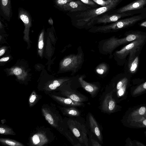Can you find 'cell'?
<instances>
[{
    "label": "cell",
    "mask_w": 146,
    "mask_h": 146,
    "mask_svg": "<svg viewBox=\"0 0 146 146\" xmlns=\"http://www.w3.org/2000/svg\"><path fill=\"white\" fill-rule=\"evenodd\" d=\"M119 1L112 0L110 3L106 6L88 10L79 13L76 16L77 19L76 21V25L79 26H83L86 25H91L100 15L115 7Z\"/></svg>",
    "instance_id": "obj_1"
},
{
    "label": "cell",
    "mask_w": 146,
    "mask_h": 146,
    "mask_svg": "<svg viewBox=\"0 0 146 146\" xmlns=\"http://www.w3.org/2000/svg\"><path fill=\"white\" fill-rule=\"evenodd\" d=\"M145 36L137 34H131L120 39L112 37L107 39L103 45L104 51L111 52L115 48L125 43L142 38Z\"/></svg>",
    "instance_id": "obj_2"
},
{
    "label": "cell",
    "mask_w": 146,
    "mask_h": 146,
    "mask_svg": "<svg viewBox=\"0 0 146 146\" xmlns=\"http://www.w3.org/2000/svg\"><path fill=\"white\" fill-rule=\"evenodd\" d=\"M141 19V17L136 16L119 20L110 25L97 27L96 31L102 33L111 32L133 24Z\"/></svg>",
    "instance_id": "obj_3"
},
{
    "label": "cell",
    "mask_w": 146,
    "mask_h": 146,
    "mask_svg": "<svg viewBox=\"0 0 146 146\" xmlns=\"http://www.w3.org/2000/svg\"><path fill=\"white\" fill-rule=\"evenodd\" d=\"M145 38V36L133 41L120 50L117 51L116 54L119 58L123 59L129 54V62H130L135 54L139 50L144 43Z\"/></svg>",
    "instance_id": "obj_4"
},
{
    "label": "cell",
    "mask_w": 146,
    "mask_h": 146,
    "mask_svg": "<svg viewBox=\"0 0 146 146\" xmlns=\"http://www.w3.org/2000/svg\"><path fill=\"white\" fill-rule=\"evenodd\" d=\"M42 111L46 120L52 127L60 130V124L62 122V119L57 113L56 111L52 106L48 105L43 106Z\"/></svg>",
    "instance_id": "obj_5"
},
{
    "label": "cell",
    "mask_w": 146,
    "mask_h": 146,
    "mask_svg": "<svg viewBox=\"0 0 146 146\" xmlns=\"http://www.w3.org/2000/svg\"><path fill=\"white\" fill-rule=\"evenodd\" d=\"M82 61V53L72 54L64 59L62 62V66L66 70L74 71L79 67Z\"/></svg>",
    "instance_id": "obj_6"
},
{
    "label": "cell",
    "mask_w": 146,
    "mask_h": 146,
    "mask_svg": "<svg viewBox=\"0 0 146 146\" xmlns=\"http://www.w3.org/2000/svg\"><path fill=\"white\" fill-rule=\"evenodd\" d=\"M68 125L70 130L79 141L84 143L82 133L83 125L71 119L68 121Z\"/></svg>",
    "instance_id": "obj_7"
},
{
    "label": "cell",
    "mask_w": 146,
    "mask_h": 146,
    "mask_svg": "<svg viewBox=\"0 0 146 146\" xmlns=\"http://www.w3.org/2000/svg\"><path fill=\"white\" fill-rule=\"evenodd\" d=\"M113 91L107 94L103 100L102 106V110L106 113H111L116 108V104L113 98Z\"/></svg>",
    "instance_id": "obj_8"
},
{
    "label": "cell",
    "mask_w": 146,
    "mask_h": 146,
    "mask_svg": "<svg viewBox=\"0 0 146 146\" xmlns=\"http://www.w3.org/2000/svg\"><path fill=\"white\" fill-rule=\"evenodd\" d=\"M60 91L61 95L76 101L82 102L86 101V96L71 89H61Z\"/></svg>",
    "instance_id": "obj_9"
},
{
    "label": "cell",
    "mask_w": 146,
    "mask_h": 146,
    "mask_svg": "<svg viewBox=\"0 0 146 146\" xmlns=\"http://www.w3.org/2000/svg\"><path fill=\"white\" fill-rule=\"evenodd\" d=\"M81 1L78 0L72 1L64 5L63 9L66 11L69 12H75L85 10L88 7Z\"/></svg>",
    "instance_id": "obj_10"
},
{
    "label": "cell",
    "mask_w": 146,
    "mask_h": 146,
    "mask_svg": "<svg viewBox=\"0 0 146 146\" xmlns=\"http://www.w3.org/2000/svg\"><path fill=\"white\" fill-rule=\"evenodd\" d=\"M49 95L56 102L66 106L75 107L84 105L83 102H76L70 98L62 97L53 94H49Z\"/></svg>",
    "instance_id": "obj_11"
},
{
    "label": "cell",
    "mask_w": 146,
    "mask_h": 146,
    "mask_svg": "<svg viewBox=\"0 0 146 146\" xmlns=\"http://www.w3.org/2000/svg\"><path fill=\"white\" fill-rule=\"evenodd\" d=\"M128 14L125 13H119L111 15H105L98 19V23H106L116 22L122 17L126 16Z\"/></svg>",
    "instance_id": "obj_12"
},
{
    "label": "cell",
    "mask_w": 146,
    "mask_h": 146,
    "mask_svg": "<svg viewBox=\"0 0 146 146\" xmlns=\"http://www.w3.org/2000/svg\"><path fill=\"white\" fill-rule=\"evenodd\" d=\"M146 4V0H138L125 6L117 10V12L122 13L129 11L142 8Z\"/></svg>",
    "instance_id": "obj_13"
},
{
    "label": "cell",
    "mask_w": 146,
    "mask_h": 146,
    "mask_svg": "<svg viewBox=\"0 0 146 146\" xmlns=\"http://www.w3.org/2000/svg\"><path fill=\"white\" fill-rule=\"evenodd\" d=\"M84 76H81L78 79L81 86L88 92L92 96H94L98 91L99 88L96 85L88 83L84 80Z\"/></svg>",
    "instance_id": "obj_14"
},
{
    "label": "cell",
    "mask_w": 146,
    "mask_h": 146,
    "mask_svg": "<svg viewBox=\"0 0 146 146\" xmlns=\"http://www.w3.org/2000/svg\"><path fill=\"white\" fill-rule=\"evenodd\" d=\"M88 117L91 130L96 135L99 140L101 142L102 141V134L96 120L91 113L89 114Z\"/></svg>",
    "instance_id": "obj_15"
},
{
    "label": "cell",
    "mask_w": 146,
    "mask_h": 146,
    "mask_svg": "<svg viewBox=\"0 0 146 146\" xmlns=\"http://www.w3.org/2000/svg\"><path fill=\"white\" fill-rule=\"evenodd\" d=\"M144 117H146V106H141L134 110L129 114L128 118L129 121Z\"/></svg>",
    "instance_id": "obj_16"
},
{
    "label": "cell",
    "mask_w": 146,
    "mask_h": 146,
    "mask_svg": "<svg viewBox=\"0 0 146 146\" xmlns=\"http://www.w3.org/2000/svg\"><path fill=\"white\" fill-rule=\"evenodd\" d=\"M31 140L32 144L35 145L42 146L48 143V139L44 134L37 133L32 137Z\"/></svg>",
    "instance_id": "obj_17"
},
{
    "label": "cell",
    "mask_w": 146,
    "mask_h": 146,
    "mask_svg": "<svg viewBox=\"0 0 146 146\" xmlns=\"http://www.w3.org/2000/svg\"><path fill=\"white\" fill-rule=\"evenodd\" d=\"M1 9L6 16L9 17L12 13L11 0H0Z\"/></svg>",
    "instance_id": "obj_18"
},
{
    "label": "cell",
    "mask_w": 146,
    "mask_h": 146,
    "mask_svg": "<svg viewBox=\"0 0 146 146\" xmlns=\"http://www.w3.org/2000/svg\"><path fill=\"white\" fill-rule=\"evenodd\" d=\"M74 107L69 108H60L62 113L66 115L71 117L78 116L80 115V112Z\"/></svg>",
    "instance_id": "obj_19"
},
{
    "label": "cell",
    "mask_w": 146,
    "mask_h": 146,
    "mask_svg": "<svg viewBox=\"0 0 146 146\" xmlns=\"http://www.w3.org/2000/svg\"><path fill=\"white\" fill-rule=\"evenodd\" d=\"M131 126L138 128L146 127V117L129 121Z\"/></svg>",
    "instance_id": "obj_20"
},
{
    "label": "cell",
    "mask_w": 146,
    "mask_h": 146,
    "mask_svg": "<svg viewBox=\"0 0 146 146\" xmlns=\"http://www.w3.org/2000/svg\"><path fill=\"white\" fill-rule=\"evenodd\" d=\"M0 142L3 144L11 146H23L22 143L7 138H0Z\"/></svg>",
    "instance_id": "obj_21"
},
{
    "label": "cell",
    "mask_w": 146,
    "mask_h": 146,
    "mask_svg": "<svg viewBox=\"0 0 146 146\" xmlns=\"http://www.w3.org/2000/svg\"><path fill=\"white\" fill-rule=\"evenodd\" d=\"M69 80V79H65L60 80H55L52 83L49 85L47 88V90L51 91L56 90L63 82L68 81Z\"/></svg>",
    "instance_id": "obj_22"
},
{
    "label": "cell",
    "mask_w": 146,
    "mask_h": 146,
    "mask_svg": "<svg viewBox=\"0 0 146 146\" xmlns=\"http://www.w3.org/2000/svg\"><path fill=\"white\" fill-rule=\"evenodd\" d=\"M0 133L4 135H12L16 134L12 129L6 125H1L0 127Z\"/></svg>",
    "instance_id": "obj_23"
},
{
    "label": "cell",
    "mask_w": 146,
    "mask_h": 146,
    "mask_svg": "<svg viewBox=\"0 0 146 146\" xmlns=\"http://www.w3.org/2000/svg\"><path fill=\"white\" fill-rule=\"evenodd\" d=\"M139 62V58L136 57L133 60L129 62V70L132 73H135L137 70Z\"/></svg>",
    "instance_id": "obj_24"
},
{
    "label": "cell",
    "mask_w": 146,
    "mask_h": 146,
    "mask_svg": "<svg viewBox=\"0 0 146 146\" xmlns=\"http://www.w3.org/2000/svg\"><path fill=\"white\" fill-rule=\"evenodd\" d=\"M146 90V82L137 86L133 91V96L138 95Z\"/></svg>",
    "instance_id": "obj_25"
},
{
    "label": "cell",
    "mask_w": 146,
    "mask_h": 146,
    "mask_svg": "<svg viewBox=\"0 0 146 146\" xmlns=\"http://www.w3.org/2000/svg\"><path fill=\"white\" fill-rule=\"evenodd\" d=\"M39 98L38 96L35 91H33L31 94L29 99V103L30 107L33 106Z\"/></svg>",
    "instance_id": "obj_26"
},
{
    "label": "cell",
    "mask_w": 146,
    "mask_h": 146,
    "mask_svg": "<svg viewBox=\"0 0 146 146\" xmlns=\"http://www.w3.org/2000/svg\"><path fill=\"white\" fill-rule=\"evenodd\" d=\"M108 69V66L106 64L103 63L97 66L96 69V71L98 74L102 75L105 73Z\"/></svg>",
    "instance_id": "obj_27"
},
{
    "label": "cell",
    "mask_w": 146,
    "mask_h": 146,
    "mask_svg": "<svg viewBox=\"0 0 146 146\" xmlns=\"http://www.w3.org/2000/svg\"><path fill=\"white\" fill-rule=\"evenodd\" d=\"M95 3L102 6L108 5L112 1V0H92Z\"/></svg>",
    "instance_id": "obj_28"
},
{
    "label": "cell",
    "mask_w": 146,
    "mask_h": 146,
    "mask_svg": "<svg viewBox=\"0 0 146 146\" xmlns=\"http://www.w3.org/2000/svg\"><path fill=\"white\" fill-rule=\"evenodd\" d=\"M73 0H56L55 3L56 5L62 7L66 4L73 1Z\"/></svg>",
    "instance_id": "obj_29"
},
{
    "label": "cell",
    "mask_w": 146,
    "mask_h": 146,
    "mask_svg": "<svg viewBox=\"0 0 146 146\" xmlns=\"http://www.w3.org/2000/svg\"><path fill=\"white\" fill-rule=\"evenodd\" d=\"M43 35L44 32H42L40 34L39 36L38 46V48L40 49H42L43 48L44 46V42L43 41Z\"/></svg>",
    "instance_id": "obj_30"
},
{
    "label": "cell",
    "mask_w": 146,
    "mask_h": 146,
    "mask_svg": "<svg viewBox=\"0 0 146 146\" xmlns=\"http://www.w3.org/2000/svg\"><path fill=\"white\" fill-rule=\"evenodd\" d=\"M83 3L91 6L95 5V3L92 0H80Z\"/></svg>",
    "instance_id": "obj_31"
},
{
    "label": "cell",
    "mask_w": 146,
    "mask_h": 146,
    "mask_svg": "<svg viewBox=\"0 0 146 146\" xmlns=\"http://www.w3.org/2000/svg\"><path fill=\"white\" fill-rule=\"evenodd\" d=\"M22 72V69L20 68L17 67L15 68L13 71L14 74L17 75L20 74Z\"/></svg>",
    "instance_id": "obj_32"
},
{
    "label": "cell",
    "mask_w": 146,
    "mask_h": 146,
    "mask_svg": "<svg viewBox=\"0 0 146 146\" xmlns=\"http://www.w3.org/2000/svg\"><path fill=\"white\" fill-rule=\"evenodd\" d=\"M91 142L92 145L93 146H101V145L96 141L93 139H91Z\"/></svg>",
    "instance_id": "obj_33"
},
{
    "label": "cell",
    "mask_w": 146,
    "mask_h": 146,
    "mask_svg": "<svg viewBox=\"0 0 146 146\" xmlns=\"http://www.w3.org/2000/svg\"><path fill=\"white\" fill-rule=\"evenodd\" d=\"M133 141L134 146H145V145L143 144V143L140 142L138 141L134 140Z\"/></svg>",
    "instance_id": "obj_34"
},
{
    "label": "cell",
    "mask_w": 146,
    "mask_h": 146,
    "mask_svg": "<svg viewBox=\"0 0 146 146\" xmlns=\"http://www.w3.org/2000/svg\"><path fill=\"white\" fill-rule=\"evenodd\" d=\"M127 144V145L129 146H134V145L133 142V141H132L130 139H127V141H126Z\"/></svg>",
    "instance_id": "obj_35"
},
{
    "label": "cell",
    "mask_w": 146,
    "mask_h": 146,
    "mask_svg": "<svg viewBox=\"0 0 146 146\" xmlns=\"http://www.w3.org/2000/svg\"><path fill=\"white\" fill-rule=\"evenodd\" d=\"M9 58V57H7L1 58L0 59V62H5L8 60Z\"/></svg>",
    "instance_id": "obj_36"
},
{
    "label": "cell",
    "mask_w": 146,
    "mask_h": 146,
    "mask_svg": "<svg viewBox=\"0 0 146 146\" xmlns=\"http://www.w3.org/2000/svg\"><path fill=\"white\" fill-rule=\"evenodd\" d=\"M5 52V50L4 49H1L0 50V56H1L3 55Z\"/></svg>",
    "instance_id": "obj_37"
},
{
    "label": "cell",
    "mask_w": 146,
    "mask_h": 146,
    "mask_svg": "<svg viewBox=\"0 0 146 146\" xmlns=\"http://www.w3.org/2000/svg\"><path fill=\"white\" fill-rule=\"evenodd\" d=\"M140 26L142 27H146V21L142 23L141 24Z\"/></svg>",
    "instance_id": "obj_38"
},
{
    "label": "cell",
    "mask_w": 146,
    "mask_h": 146,
    "mask_svg": "<svg viewBox=\"0 0 146 146\" xmlns=\"http://www.w3.org/2000/svg\"><path fill=\"white\" fill-rule=\"evenodd\" d=\"M145 133L146 134V131L145 132Z\"/></svg>",
    "instance_id": "obj_39"
}]
</instances>
